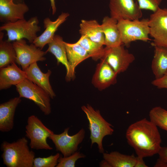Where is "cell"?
Here are the masks:
<instances>
[{"mask_svg": "<svg viewBox=\"0 0 167 167\" xmlns=\"http://www.w3.org/2000/svg\"><path fill=\"white\" fill-rule=\"evenodd\" d=\"M27 79L44 89L53 99L56 94L52 89L49 81L51 71L48 70L46 73H43L38 66L37 62L31 65L25 71Z\"/></svg>", "mask_w": 167, "mask_h": 167, "instance_id": "obj_18", "label": "cell"}, {"mask_svg": "<svg viewBox=\"0 0 167 167\" xmlns=\"http://www.w3.org/2000/svg\"><path fill=\"white\" fill-rule=\"evenodd\" d=\"M85 157V155L78 151H76L66 157L60 156L56 167H75V163L78 160Z\"/></svg>", "mask_w": 167, "mask_h": 167, "instance_id": "obj_28", "label": "cell"}, {"mask_svg": "<svg viewBox=\"0 0 167 167\" xmlns=\"http://www.w3.org/2000/svg\"><path fill=\"white\" fill-rule=\"evenodd\" d=\"M81 108L88 121L91 147L94 143H96L99 152L103 154L104 152L102 143L103 139L105 136L113 134V126L103 117L99 110H95L88 104L83 105Z\"/></svg>", "mask_w": 167, "mask_h": 167, "instance_id": "obj_3", "label": "cell"}, {"mask_svg": "<svg viewBox=\"0 0 167 167\" xmlns=\"http://www.w3.org/2000/svg\"><path fill=\"white\" fill-rule=\"evenodd\" d=\"M49 47L45 52H50L55 57L58 65L60 63L64 65L66 68V79L69 81L72 79L71 67L67 59L66 49L62 38L55 35L52 41L48 44Z\"/></svg>", "mask_w": 167, "mask_h": 167, "instance_id": "obj_19", "label": "cell"}, {"mask_svg": "<svg viewBox=\"0 0 167 167\" xmlns=\"http://www.w3.org/2000/svg\"><path fill=\"white\" fill-rule=\"evenodd\" d=\"M25 129L26 136L30 140L29 146L31 148L53 149L47 139L54 132L46 127L36 116L32 115L28 117Z\"/></svg>", "mask_w": 167, "mask_h": 167, "instance_id": "obj_6", "label": "cell"}, {"mask_svg": "<svg viewBox=\"0 0 167 167\" xmlns=\"http://www.w3.org/2000/svg\"><path fill=\"white\" fill-rule=\"evenodd\" d=\"M0 0L1 22H14L24 19L29 8L24 0Z\"/></svg>", "mask_w": 167, "mask_h": 167, "instance_id": "obj_13", "label": "cell"}, {"mask_svg": "<svg viewBox=\"0 0 167 167\" xmlns=\"http://www.w3.org/2000/svg\"><path fill=\"white\" fill-rule=\"evenodd\" d=\"M149 19L118 21L117 26L122 43L128 45L132 42L139 40L147 41L150 39Z\"/></svg>", "mask_w": 167, "mask_h": 167, "instance_id": "obj_5", "label": "cell"}, {"mask_svg": "<svg viewBox=\"0 0 167 167\" xmlns=\"http://www.w3.org/2000/svg\"><path fill=\"white\" fill-rule=\"evenodd\" d=\"M99 166L101 167H111L108 162L104 159L100 163Z\"/></svg>", "mask_w": 167, "mask_h": 167, "instance_id": "obj_36", "label": "cell"}, {"mask_svg": "<svg viewBox=\"0 0 167 167\" xmlns=\"http://www.w3.org/2000/svg\"><path fill=\"white\" fill-rule=\"evenodd\" d=\"M152 84L159 88L167 89V70L161 77L154 80Z\"/></svg>", "mask_w": 167, "mask_h": 167, "instance_id": "obj_31", "label": "cell"}, {"mask_svg": "<svg viewBox=\"0 0 167 167\" xmlns=\"http://www.w3.org/2000/svg\"><path fill=\"white\" fill-rule=\"evenodd\" d=\"M140 8L142 9L149 10L153 12L160 7L162 0H136Z\"/></svg>", "mask_w": 167, "mask_h": 167, "instance_id": "obj_30", "label": "cell"}, {"mask_svg": "<svg viewBox=\"0 0 167 167\" xmlns=\"http://www.w3.org/2000/svg\"><path fill=\"white\" fill-rule=\"evenodd\" d=\"M67 59L71 67V76L75 77V69L77 66L90 56L86 50L77 42L70 43L64 41Z\"/></svg>", "mask_w": 167, "mask_h": 167, "instance_id": "obj_21", "label": "cell"}, {"mask_svg": "<svg viewBox=\"0 0 167 167\" xmlns=\"http://www.w3.org/2000/svg\"><path fill=\"white\" fill-rule=\"evenodd\" d=\"M109 7L110 17L118 21L138 20L142 16L141 9L134 0H109Z\"/></svg>", "mask_w": 167, "mask_h": 167, "instance_id": "obj_12", "label": "cell"}, {"mask_svg": "<svg viewBox=\"0 0 167 167\" xmlns=\"http://www.w3.org/2000/svg\"><path fill=\"white\" fill-rule=\"evenodd\" d=\"M154 166L156 167H167V163L158 158Z\"/></svg>", "mask_w": 167, "mask_h": 167, "instance_id": "obj_34", "label": "cell"}, {"mask_svg": "<svg viewBox=\"0 0 167 167\" xmlns=\"http://www.w3.org/2000/svg\"><path fill=\"white\" fill-rule=\"evenodd\" d=\"M39 21L36 16L27 20L20 19L14 22L4 23L0 27V31H5L8 37L7 41L11 42L26 39L31 43L37 37V33L40 31Z\"/></svg>", "mask_w": 167, "mask_h": 167, "instance_id": "obj_4", "label": "cell"}, {"mask_svg": "<svg viewBox=\"0 0 167 167\" xmlns=\"http://www.w3.org/2000/svg\"><path fill=\"white\" fill-rule=\"evenodd\" d=\"M19 97H15L0 105V131H10L14 126V117L18 105L21 102Z\"/></svg>", "mask_w": 167, "mask_h": 167, "instance_id": "obj_17", "label": "cell"}, {"mask_svg": "<svg viewBox=\"0 0 167 167\" xmlns=\"http://www.w3.org/2000/svg\"><path fill=\"white\" fill-rule=\"evenodd\" d=\"M69 128L65 129L62 133L52 134L49 137L54 143L56 150L60 152L63 156H69L77 151L78 147L83 141L85 131L82 128L76 134L70 135L68 133Z\"/></svg>", "mask_w": 167, "mask_h": 167, "instance_id": "obj_9", "label": "cell"}, {"mask_svg": "<svg viewBox=\"0 0 167 167\" xmlns=\"http://www.w3.org/2000/svg\"><path fill=\"white\" fill-rule=\"evenodd\" d=\"M77 42L87 52L94 60L101 59L104 56L105 48L103 45L95 42L85 36H81Z\"/></svg>", "mask_w": 167, "mask_h": 167, "instance_id": "obj_26", "label": "cell"}, {"mask_svg": "<svg viewBox=\"0 0 167 167\" xmlns=\"http://www.w3.org/2000/svg\"><path fill=\"white\" fill-rule=\"evenodd\" d=\"M148 19L149 35L153 38L152 45L167 47V9L159 8Z\"/></svg>", "mask_w": 167, "mask_h": 167, "instance_id": "obj_10", "label": "cell"}, {"mask_svg": "<svg viewBox=\"0 0 167 167\" xmlns=\"http://www.w3.org/2000/svg\"><path fill=\"white\" fill-rule=\"evenodd\" d=\"M4 33L0 31V68L16 63V53L13 43L3 41Z\"/></svg>", "mask_w": 167, "mask_h": 167, "instance_id": "obj_25", "label": "cell"}, {"mask_svg": "<svg viewBox=\"0 0 167 167\" xmlns=\"http://www.w3.org/2000/svg\"><path fill=\"white\" fill-rule=\"evenodd\" d=\"M158 154L159 158L167 163V146L161 147Z\"/></svg>", "mask_w": 167, "mask_h": 167, "instance_id": "obj_32", "label": "cell"}, {"mask_svg": "<svg viewBox=\"0 0 167 167\" xmlns=\"http://www.w3.org/2000/svg\"><path fill=\"white\" fill-rule=\"evenodd\" d=\"M103 156L111 167H135L137 162V157L134 155H126L117 151L104 152Z\"/></svg>", "mask_w": 167, "mask_h": 167, "instance_id": "obj_24", "label": "cell"}, {"mask_svg": "<svg viewBox=\"0 0 167 167\" xmlns=\"http://www.w3.org/2000/svg\"><path fill=\"white\" fill-rule=\"evenodd\" d=\"M79 31L81 36H85L95 42L105 45V36L101 25L96 20H82Z\"/></svg>", "mask_w": 167, "mask_h": 167, "instance_id": "obj_22", "label": "cell"}, {"mask_svg": "<svg viewBox=\"0 0 167 167\" xmlns=\"http://www.w3.org/2000/svg\"><path fill=\"white\" fill-rule=\"evenodd\" d=\"M124 45L122 44L113 47H106L101 58L118 74L125 71L135 59L134 55L125 49Z\"/></svg>", "mask_w": 167, "mask_h": 167, "instance_id": "obj_11", "label": "cell"}, {"mask_svg": "<svg viewBox=\"0 0 167 167\" xmlns=\"http://www.w3.org/2000/svg\"><path fill=\"white\" fill-rule=\"evenodd\" d=\"M151 67L155 79L162 76L167 70V47H154Z\"/></svg>", "mask_w": 167, "mask_h": 167, "instance_id": "obj_23", "label": "cell"}, {"mask_svg": "<svg viewBox=\"0 0 167 167\" xmlns=\"http://www.w3.org/2000/svg\"><path fill=\"white\" fill-rule=\"evenodd\" d=\"M69 15L68 13L63 12L54 21H52L49 17L44 19L43 24L45 30L36 38L32 43L42 49L46 45L52 41L58 28L66 20Z\"/></svg>", "mask_w": 167, "mask_h": 167, "instance_id": "obj_15", "label": "cell"}, {"mask_svg": "<svg viewBox=\"0 0 167 167\" xmlns=\"http://www.w3.org/2000/svg\"><path fill=\"white\" fill-rule=\"evenodd\" d=\"M3 164L7 167H33L35 153L31 150L25 137L12 143L3 141L1 144Z\"/></svg>", "mask_w": 167, "mask_h": 167, "instance_id": "obj_2", "label": "cell"}, {"mask_svg": "<svg viewBox=\"0 0 167 167\" xmlns=\"http://www.w3.org/2000/svg\"><path fill=\"white\" fill-rule=\"evenodd\" d=\"M59 153L45 157H38L34 158L33 167H54L58 163L60 156Z\"/></svg>", "mask_w": 167, "mask_h": 167, "instance_id": "obj_29", "label": "cell"}, {"mask_svg": "<svg viewBox=\"0 0 167 167\" xmlns=\"http://www.w3.org/2000/svg\"><path fill=\"white\" fill-rule=\"evenodd\" d=\"M117 23V20L110 16H105L103 19L101 25L105 36V45L106 47H113L123 44Z\"/></svg>", "mask_w": 167, "mask_h": 167, "instance_id": "obj_20", "label": "cell"}, {"mask_svg": "<svg viewBox=\"0 0 167 167\" xmlns=\"http://www.w3.org/2000/svg\"><path fill=\"white\" fill-rule=\"evenodd\" d=\"M150 121L157 126L167 131V110L160 106H156L149 112Z\"/></svg>", "mask_w": 167, "mask_h": 167, "instance_id": "obj_27", "label": "cell"}, {"mask_svg": "<svg viewBox=\"0 0 167 167\" xmlns=\"http://www.w3.org/2000/svg\"><path fill=\"white\" fill-rule=\"evenodd\" d=\"M12 43L16 53V63L21 66L24 71L34 63L46 59L44 57L45 52L33 43L28 45L24 39L14 41Z\"/></svg>", "mask_w": 167, "mask_h": 167, "instance_id": "obj_8", "label": "cell"}, {"mask_svg": "<svg viewBox=\"0 0 167 167\" xmlns=\"http://www.w3.org/2000/svg\"><path fill=\"white\" fill-rule=\"evenodd\" d=\"M50 6L52 9V13L53 15H54L56 11V6L55 0H50Z\"/></svg>", "mask_w": 167, "mask_h": 167, "instance_id": "obj_35", "label": "cell"}, {"mask_svg": "<svg viewBox=\"0 0 167 167\" xmlns=\"http://www.w3.org/2000/svg\"><path fill=\"white\" fill-rule=\"evenodd\" d=\"M126 136L137 156L143 158L158 154L161 148V139L157 126L146 118L131 124Z\"/></svg>", "mask_w": 167, "mask_h": 167, "instance_id": "obj_1", "label": "cell"}, {"mask_svg": "<svg viewBox=\"0 0 167 167\" xmlns=\"http://www.w3.org/2000/svg\"><path fill=\"white\" fill-rule=\"evenodd\" d=\"M100 60L96 66L92 83L95 87L102 90L116 83L118 74L104 59Z\"/></svg>", "mask_w": 167, "mask_h": 167, "instance_id": "obj_14", "label": "cell"}, {"mask_svg": "<svg viewBox=\"0 0 167 167\" xmlns=\"http://www.w3.org/2000/svg\"><path fill=\"white\" fill-rule=\"evenodd\" d=\"M15 86L20 97L32 101L45 115L51 113V98L44 89L27 78Z\"/></svg>", "mask_w": 167, "mask_h": 167, "instance_id": "obj_7", "label": "cell"}, {"mask_svg": "<svg viewBox=\"0 0 167 167\" xmlns=\"http://www.w3.org/2000/svg\"><path fill=\"white\" fill-rule=\"evenodd\" d=\"M27 78L26 72L14 62L0 69V89H6L16 86Z\"/></svg>", "mask_w": 167, "mask_h": 167, "instance_id": "obj_16", "label": "cell"}, {"mask_svg": "<svg viewBox=\"0 0 167 167\" xmlns=\"http://www.w3.org/2000/svg\"><path fill=\"white\" fill-rule=\"evenodd\" d=\"M143 160V158L137 156V162L135 167H148Z\"/></svg>", "mask_w": 167, "mask_h": 167, "instance_id": "obj_33", "label": "cell"}]
</instances>
